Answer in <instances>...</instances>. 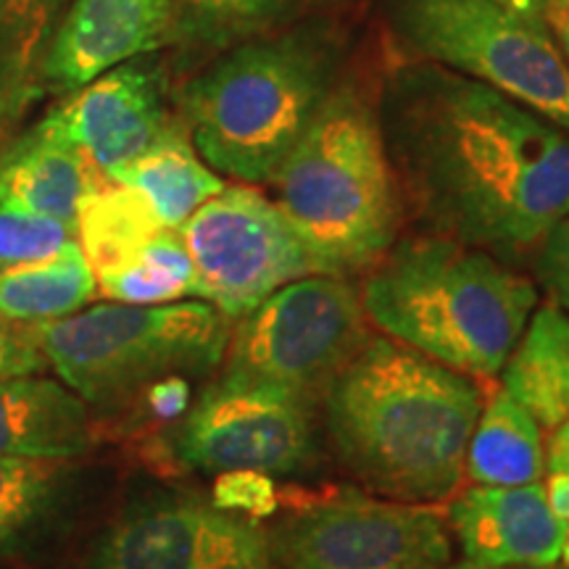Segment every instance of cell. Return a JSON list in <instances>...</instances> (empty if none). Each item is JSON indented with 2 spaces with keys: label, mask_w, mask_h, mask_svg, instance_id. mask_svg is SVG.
Instances as JSON below:
<instances>
[{
  "label": "cell",
  "mask_w": 569,
  "mask_h": 569,
  "mask_svg": "<svg viewBox=\"0 0 569 569\" xmlns=\"http://www.w3.org/2000/svg\"><path fill=\"white\" fill-rule=\"evenodd\" d=\"M448 525L467 561L480 567H557L569 549V528L540 482L469 488L448 507Z\"/></svg>",
  "instance_id": "obj_15"
},
{
  "label": "cell",
  "mask_w": 569,
  "mask_h": 569,
  "mask_svg": "<svg viewBox=\"0 0 569 569\" xmlns=\"http://www.w3.org/2000/svg\"><path fill=\"white\" fill-rule=\"evenodd\" d=\"M103 182L53 111L0 153V201L51 217L74 232L82 203Z\"/></svg>",
  "instance_id": "obj_16"
},
{
  "label": "cell",
  "mask_w": 569,
  "mask_h": 569,
  "mask_svg": "<svg viewBox=\"0 0 569 569\" xmlns=\"http://www.w3.org/2000/svg\"><path fill=\"white\" fill-rule=\"evenodd\" d=\"M71 240H77V232L69 224L0 201V272L46 259Z\"/></svg>",
  "instance_id": "obj_27"
},
{
  "label": "cell",
  "mask_w": 569,
  "mask_h": 569,
  "mask_svg": "<svg viewBox=\"0 0 569 569\" xmlns=\"http://www.w3.org/2000/svg\"><path fill=\"white\" fill-rule=\"evenodd\" d=\"M146 198L161 227L180 230L201 206L224 188V180L198 156L182 122H172L159 140L117 174Z\"/></svg>",
  "instance_id": "obj_19"
},
{
  "label": "cell",
  "mask_w": 569,
  "mask_h": 569,
  "mask_svg": "<svg viewBox=\"0 0 569 569\" xmlns=\"http://www.w3.org/2000/svg\"><path fill=\"white\" fill-rule=\"evenodd\" d=\"M167 98V71L148 53L117 63L74 90L67 103L53 109V117L92 169L113 182L174 122Z\"/></svg>",
  "instance_id": "obj_13"
},
{
  "label": "cell",
  "mask_w": 569,
  "mask_h": 569,
  "mask_svg": "<svg viewBox=\"0 0 569 569\" xmlns=\"http://www.w3.org/2000/svg\"><path fill=\"white\" fill-rule=\"evenodd\" d=\"M465 475L475 486H530L546 475L543 430L507 390L482 403L469 438Z\"/></svg>",
  "instance_id": "obj_20"
},
{
  "label": "cell",
  "mask_w": 569,
  "mask_h": 569,
  "mask_svg": "<svg viewBox=\"0 0 569 569\" xmlns=\"http://www.w3.org/2000/svg\"><path fill=\"white\" fill-rule=\"evenodd\" d=\"M90 569H274V546L256 519L182 498L119 519Z\"/></svg>",
  "instance_id": "obj_12"
},
{
  "label": "cell",
  "mask_w": 569,
  "mask_h": 569,
  "mask_svg": "<svg viewBox=\"0 0 569 569\" xmlns=\"http://www.w3.org/2000/svg\"><path fill=\"white\" fill-rule=\"evenodd\" d=\"M365 319L361 296L343 277H301L238 319L222 377L272 386L317 403L367 340Z\"/></svg>",
  "instance_id": "obj_8"
},
{
  "label": "cell",
  "mask_w": 569,
  "mask_h": 569,
  "mask_svg": "<svg viewBox=\"0 0 569 569\" xmlns=\"http://www.w3.org/2000/svg\"><path fill=\"white\" fill-rule=\"evenodd\" d=\"M543 488L551 509L557 511V517L569 528V469H565V472H549V480H546ZM565 565H569V549Z\"/></svg>",
  "instance_id": "obj_32"
},
{
  "label": "cell",
  "mask_w": 569,
  "mask_h": 569,
  "mask_svg": "<svg viewBox=\"0 0 569 569\" xmlns=\"http://www.w3.org/2000/svg\"><path fill=\"white\" fill-rule=\"evenodd\" d=\"M361 306L388 338L467 377H496L538 306L528 277L478 248L425 234L367 269Z\"/></svg>",
  "instance_id": "obj_4"
},
{
  "label": "cell",
  "mask_w": 569,
  "mask_h": 569,
  "mask_svg": "<svg viewBox=\"0 0 569 569\" xmlns=\"http://www.w3.org/2000/svg\"><path fill=\"white\" fill-rule=\"evenodd\" d=\"M46 367V356L34 343L30 325L0 315V380L34 375Z\"/></svg>",
  "instance_id": "obj_30"
},
{
  "label": "cell",
  "mask_w": 569,
  "mask_h": 569,
  "mask_svg": "<svg viewBox=\"0 0 569 569\" xmlns=\"http://www.w3.org/2000/svg\"><path fill=\"white\" fill-rule=\"evenodd\" d=\"M325 0H177L169 46L222 53L240 42L315 17Z\"/></svg>",
  "instance_id": "obj_22"
},
{
  "label": "cell",
  "mask_w": 569,
  "mask_h": 569,
  "mask_svg": "<svg viewBox=\"0 0 569 569\" xmlns=\"http://www.w3.org/2000/svg\"><path fill=\"white\" fill-rule=\"evenodd\" d=\"M172 451L198 472L293 475L315 457V403L288 390L219 377L180 417Z\"/></svg>",
  "instance_id": "obj_10"
},
{
  "label": "cell",
  "mask_w": 569,
  "mask_h": 569,
  "mask_svg": "<svg viewBox=\"0 0 569 569\" xmlns=\"http://www.w3.org/2000/svg\"><path fill=\"white\" fill-rule=\"evenodd\" d=\"M177 0H71L56 30L42 82L80 90L98 74L172 42Z\"/></svg>",
  "instance_id": "obj_14"
},
{
  "label": "cell",
  "mask_w": 569,
  "mask_h": 569,
  "mask_svg": "<svg viewBox=\"0 0 569 569\" xmlns=\"http://www.w3.org/2000/svg\"><path fill=\"white\" fill-rule=\"evenodd\" d=\"M211 503L234 515L259 519L274 515L280 507V496L269 475L256 472V469H232V472L217 475Z\"/></svg>",
  "instance_id": "obj_28"
},
{
  "label": "cell",
  "mask_w": 569,
  "mask_h": 569,
  "mask_svg": "<svg viewBox=\"0 0 569 569\" xmlns=\"http://www.w3.org/2000/svg\"><path fill=\"white\" fill-rule=\"evenodd\" d=\"M411 61L478 80L569 132V63L543 17L507 0H382Z\"/></svg>",
  "instance_id": "obj_7"
},
{
  "label": "cell",
  "mask_w": 569,
  "mask_h": 569,
  "mask_svg": "<svg viewBox=\"0 0 569 569\" xmlns=\"http://www.w3.org/2000/svg\"><path fill=\"white\" fill-rule=\"evenodd\" d=\"M317 272L356 274L393 248L401 193L377 109L338 84L269 182Z\"/></svg>",
  "instance_id": "obj_5"
},
{
  "label": "cell",
  "mask_w": 569,
  "mask_h": 569,
  "mask_svg": "<svg viewBox=\"0 0 569 569\" xmlns=\"http://www.w3.org/2000/svg\"><path fill=\"white\" fill-rule=\"evenodd\" d=\"M282 569H419L451 559L446 522L425 503L343 493L284 530Z\"/></svg>",
  "instance_id": "obj_11"
},
{
  "label": "cell",
  "mask_w": 569,
  "mask_h": 569,
  "mask_svg": "<svg viewBox=\"0 0 569 569\" xmlns=\"http://www.w3.org/2000/svg\"><path fill=\"white\" fill-rule=\"evenodd\" d=\"M30 332L77 396L111 409L161 377L209 375L224 361L232 327L209 301H172L92 306Z\"/></svg>",
  "instance_id": "obj_6"
},
{
  "label": "cell",
  "mask_w": 569,
  "mask_h": 569,
  "mask_svg": "<svg viewBox=\"0 0 569 569\" xmlns=\"http://www.w3.org/2000/svg\"><path fill=\"white\" fill-rule=\"evenodd\" d=\"M71 0H0V84L21 96L42 69Z\"/></svg>",
  "instance_id": "obj_26"
},
{
  "label": "cell",
  "mask_w": 569,
  "mask_h": 569,
  "mask_svg": "<svg viewBox=\"0 0 569 569\" xmlns=\"http://www.w3.org/2000/svg\"><path fill=\"white\" fill-rule=\"evenodd\" d=\"M98 293L132 306L172 303L196 296V269L180 230L163 227L127 264L98 274Z\"/></svg>",
  "instance_id": "obj_25"
},
{
  "label": "cell",
  "mask_w": 569,
  "mask_h": 569,
  "mask_svg": "<svg viewBox=\"0 0 569 569\" xmlns=\"http://www.w3.org/2000/svg\"><path fill=\"white\" fill-rule=\"evenodd\" d=\"M196 269V298L234 322L317 264L272 198L224 184L180 227Z\"/></svg>",
  "instance_id": "obj_9"
},
{
  "label": "cell",
  "mask_w": 569,
  "mask_h": 569,
  "mask_svg": "<svg viewBox=\"0 0 569 569\" xmlns=\"http://www.w3.org/2000/svg\"><path fill=\"white\" fill-rule=\"evenodd\" d=\"M146 403L153 417L172 422L190 409V382L184 375H169L146 388Z\"/></svg>",
  "instance_id": "obj_31"
},
{
  "label": "cell",
  "mask_w": 569,
  "mask_h": 569,
  "mask_svg": "<svg viewBox=\"0 0 569 569\" xmlns=\"http://www.w3.org/2000/svg\"><path fill=\"white\" fill-rule=\"evenodd\" d=\"M569 469V419L551 432L546 446V472H565Z\"/></svg>",
  "instance_id": "obj_34"
},
{
  "label": "cell",
  "mask_w": 569,
  "mask_h": 569,
  "mask_svg": "<svg viewBox=\"0 0 569 569\" xmlns=\"http://www.w3.org/2000/svg\"><path fill=\"white\" fill-rule=\"evenodd\" d=\"M88 448V401L69 386L32 375L0 380V457L69 461Z\"/></svg>",
  "instance_id": "obj_17"
},
{
  "label": "cell",
  "mask_w": 569,
  "mask_h": 569,
  "mask_svg": "<svg viewBox=\"0 0 569 569\" xmlns=\"http://www.w3.org/2000/svg\"><path fill=\"white\" fill-rule=\"evenodd\" d=\"M501 390L522 403L540 430L569 419V315L557 303L532 309L517 346L501 367Z\"/></svg>",
  "instance_id": "obj_18"
},
{
  "label": "cell",
  "mask_w": 569,
  "mask_h": 569,
  "mask_svg": "<svg viewBox=\"0 0 569 569\" xmlns=\"http://www.w3.org/2000/svg\"><path fill=\"white\" fill-rule=\"evenodd\" d=\"M419 569H469V561H461V565H448V561H440V565H425Z\"/></svg>",
  "instance_id": "obj_37"
},
{
  "label": "cell",
  "mask_w": 569,
  "mask_h": 569,
  "mask_svg": "<svg viewBox=\"0 0 569 569\" xmlns=\"http://www.w3.org/2000/svg\"><path fill=\"white\" fill-rule=\"evenodd\" d=\"M469 569H557V567H530V565H511V567H480L469 561Z\"/></svg>",
  "instance_id": "obj_36"
},
{
  "label": "cell",
  "mask_w": 569,
  "mask_h": 569,
  "mask_svg": "<svg viewBox=\"0 0 569 569\" xmlns=\"http://www.w3.org/2000/svg\"><path fill=\"white\" fill-rule=\"evenodd\" d=\"M375 109L401 203L432 234L517 264L569 213V132L515 98L409 61Z\"/></svg>",
  "instance_id": "obj_1"
},
{
  "label": "cell",
  "mask_w": 569,
  "mask_h": 569,
  "mask_svg": "<svg viewBox=\"0 0 569 569\" xmlns=\"http://www.w3.org/2000/svg\"><path fill=\"white\" fill-rule=\"evenodd\" d=\"M319 401L338 461L375 496L436 503L465 480L482 409L472 377L388 336L367 338Z\"/></svg>",
  "instance_id": "obj_2"
},
{
  "label": "cell",
  "mask_w": 569,
  "mask_h": 569,
  "mask_svg": "<svg viewBox=\"0 0 569 569\" xmlns=\"http://www.w3.org/2000/svg\"><path fill=\"white\" fill-rule=\"evenodd\" d=\"M507 3L515 6V9L532 13V17H543V11L549 9L553 0H507Z\"/></svg>",
  "instance_id": "obj_35"
},
{
  "label": "cell",
  "mask_w": 569,
  "mask_h": 569,
  "mask_svg": "<svg viewBox=\"0 0 569 569\" xmlns=\"http://www.w3.org/2000/svg\"><path fill=\"white\" fill-rule=\"evenodd\" d=\"M159 230L163 227L146 198L127 184L106 180L82 203L77 243L98 277L132 261Z\"/></svg>",
  "instance_id": "obj_23"
},
{
  "label": "cell",
  "mask_w": 569,
  "mask_h": 569,
  "mask_svg": "<svg viewBox=\"0 0 569 569\" xmlns=\"http://www.w3.org/2000/svg\"><path fill=\"white\" fill-rule=\"evenodd\" d=\"M346 34L306 17L217 53L180 92L182 124L217 174L269 184L340 84Z\"/></svg>",
  "instance_id": "obj_3"
},
{
  "label": "cell",
  "mask_w": 569,
  "mask_h": 569,
  "mask_svg": "<svg viewBox=\"0 0 569 569\" xmlns=\"http://www.w3.org/2000/svg\"><path fill=\"white\" fill-rule=\"evenodd\" d=\"M536 274L551 301L569 315V213L536 248Z\"/></svg>",
  "instance_id": "obj_29"
},
{
  "label": "cell",
  "mask_w": 569,
  "mask_h": 569,
  "mask_svg": "<svg viewBox=\"0 0 569 569\" xmlns=\"http://www.w3.org/2000/svg\"><path fill=\"white\" fill-rule=\"evenodd\" d=\"M543 21L549 24L561 56L569 63V0H553L549 9L543 11Z\"/></svg>",
  "instance_id": "obj_33"
},
{
  "label": "cell",
  "mask_w": 569,
  "mask_h": 569,
  "mask_svg": "<svg viewBox=\"0 0 569 569\" xmlns=\"http://www.w3.org/2000/svg\"><path fill=\"white\" fill-rule=\"evenodd\" d=\"M96 293V272L77 240L46 259L0 272V315L13 322L40 325L71 317Z\"/></svg>",
  "instance_id": "obj_21"
},
{
  "label": "cell",
  "mask_w": 569,
  "mask_h": 569,
  "mask_svg": "<svg viewBox=\"0 0 569 569\" xmlns=\"http://www.w3.org/2000/svg\"><path fill=\"white\" fill-rule=\"evenodd\" d=\"M67 461L0 457V557L32 543L63 498Z\"/></svg>",
  "instance_id": "obj_24"
}]
</instances>
